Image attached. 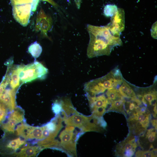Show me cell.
<instances>
[{"label":"cell","mask_w":157,"mask_h":157,"mask_svg":"<svg viewBox=\"0 0 157 157\" xmlns=\"http://www.w3.org/2000/svg\"><path fill=\"white\" fill-rule=\"evenodd\" d=\"M87 29L90 40L87 54L89 58L109 55L115 47L122 45L120 37L113 35L107 25L97 26L88 24Z\"/></svg>","instance_id":"cell-1"},{"label":"cell","mask_w":157,"mask_h":157,"mask_svg":"<svg viewBox=\"0 0 157 157\" xmlns=\"http://www.w3.org/2000/svg\"><path fill=\"white\" fill-rule=\"evenodd\" d=\"M124 79L120 70L116 67L106 75L85 83L84 90L90 96L102 94L107 89L117 88Z\"/></svg>","instance_id":"cell-2"},{"label":"cell","mask_w":157,"mask_h":157,"mask_svg":"<svg viewBox=\"0 0 157 157\" xmlns=\"http://www.w3.org/2000/svg\"><path fill=\"white\" fill-rule=\"evenodd\" d=\"M140 106L131 114L128 122L131 132L143 136L149 126L151 115L147 107Z\"/></svg>","instance_id":"cell-3"},{"label":"cell","mask_w":157,"mask_h":157,"mask_svg":"<svg viewBox=\"0 0 157 157\" xmlns=\"http://www.w3.org/2000/svg\"><path fill=\"white\" fill-rule=\"evenodd\" d=\"M0 139V154L14 156L28 143L25 140L15 133L4 132Z\"/></svg>","instance_id":"cell-4"},{"label":"cell","mask_w":157,"mask_h":157,"mask_svg":"<svg viewBox=\"0 0 157 157\" xmlns=\"http://www.w3.org/2000/svg\"><path fill=\"white\" fill-rule=\"evenodd\" d=\"M48 72V69L37 61L26 65H23L19 77L23 83L31 82L36 79L43 78Z\"/></svg>","instance_id":"cell-5"},{"label":"cell","mask_w":157,"mask_h":157,"mask_svg":"<svg viewBox=\"0 0 157 157\" xmlns=\"http://www.w3.org/2000/svg\"><path fill=\"white\" fill-rule=\"evenodd\" d=\"M43 131L42 126H33L22 122L17 126L15 133L26 140L33 139L40 140L43 139Z\"/></svg>","instance_id":"cell-6"},{"label":"cell","mask_w":157,"mask_h":157,"mask_svg":"<svg viewBox=\"0 0 157 157\" xmlns=\"http://www.w3.org/2000/svg\"><path fill=\"white\" fill-rule=\"evenodd\" d=\"M137 146V140L134 136L130 134L117 145L115 154L120 157H132L134 155Z\"/></svg>","instance_id":"cell-7"},{"label":"cell","mask_w":157,"mask_h":157,"mask_svg":"<svg viewBox=\"0 0 157 157\" xmlns=\"http://www.w3.org/2000/svg\"><path fill=\"white\" fill-rule=\"evenodd\" d=\"M24 115V110L20 107H16L0 126L4 132L15 133L16 126L23 121Z\"/></svg>","instance_id":"cell-8"},{"label":"cell","mask_w":157,"mask_h":157,"mask_svg":"<svg viewBox=\"0 0 157 157\" xmlns=\"http://www.w3.org/2000/svg\"><path fill=\"white\" fill-rule=\"evenodd\" d=\"M111 17L110 22L107 24L110 31L114 36L120 37L125 28V12L124 9L118 8L116 12Z\"/></svg>","instance_id":"cell-9"},{"label":"cell","mask_w":157,"mask_h":157,"mask_svg":"<svg viewBox=\"0 0 157 157\" xmlns=\"http://www.w3.org/2000/svg\"><path fill=\"white\" fill-rule=\"evenodd\" d=\"M32 4L26 3L13 6V16L20 24L26 26L29 22Z\"/></svg>","instance_id":"cell-10"},{"label":"cell","mask_w":157,"mask_h":157,"mask_svg":"<svg viewBox=\"0 0 157 157\" xmlns=\"http://www.w3.org/2000/svg\"><path fill=\"white\" fill-rule=\"evenodd\" d=\"M0 100L12 112L16 107L15 90L3 86V90L0 91Z\"/></svg>","instance_id":"cell-11"},{"label":"cell","mask_w":157,"mask_h":157,"mask_svg":"<svg viewBox=\"0 0 157 157\" xmlns=\"http://www.w3.org/2000/svg\"><path fill=\"white\" fill-rule=\"evenodd\" d=\"M23 65H19L14 67L11 71L10 74L7 70L6 75L9 80L8 85H10L11 88L15 89L19 85L20 78L19 74L22 69Z\"/></svg>","instance_id":"cell-12"},{"label":"cell","mask_w":157,"mask_h":157,"mask_svg":"<svg viewBox=\"0 0 157 157\" xmlns=\"http://www.w3.org/2000/svg\"><path fill=\"white\" fill-rule=\"evenodd\" d=\"M42 149L38 145L30 146L28 143L21 148L13 156L19 157H34Z\"/></svg>","instance_id":"cell-13"},{"label":"cell","mask_w":157,"mask_h":157,"mask_svg":"<svg viewBox=\"0 0 157 157\" xmlns=\"http://www.w3.org/2000/svg\"><path fill=\"white\" fill-rule=\"evenodd\" d=\"M140 94L144 98L147 106H154L157 104V91L153 87L144 89Z\"/></svg>","instance_id":"cell-14"},{"label":"cell","mask_w":157,"mask_h":157,"mask_svg":"<svg viewBox=\"0 0 157 157\" xmlns=\"http://www.w3.org/2000/svg\"><path fill=\"white\" fill-rule=\"evenodd\" d=\"M126 100L123 97L117 99L111 102L108 111H114L119 112L126 116L124 109Z\"/></svg>","instance_id":"cell-15"},{"label":"cell","mask_w":157,"mask_h":157,"mask_svg":"<svg viewBox=\"0 0 157 157\" xmlns=\"http://www.w3.org/2000/svg\"><path fill=\"white\" fill-rule=\"evenodd\" d=\"M103 93H105V94L103 93L104 94L107 98L109 105L111 101L123 97L119 93L117 88L107 89Z\"/></svg>","instance_id":"cell-16"},{"label":"cell","mask_w":157,"mask_h":157,"mask_svg":"<svg viewBox=\"0 0 157 157\" xmlns=\"http://www.w3.org/2000/svg\"><path fill=\"white\" fill-rule=\"evenodd\" d=\"M28 51L33 57L36 58L40 56L42 48L41 45L36 41L29 45Z\"/></svg>","instance_id":"cell-17"},{"label":"cell","mask_w":157,"mask_h":157,"mask_svg":"<svg viewBox=\"0 0 157 157\" xmlns=\"http://www.w3.org/2000/svg\"><path fill=\"white\" fill-rule=\"evenodd\" d=\"M117 9V6L115 5H106L104 8V14L106 17H112L116 12Z\"/></svg>","instance_id":"cell-18"},{"label":"cell","mask_w":157,"mask_h":157,"mask_svg":"<svg viewBox=\"0 0 157 157\" xmlns=\"http://www.w3.org/2000/svg\"><path fill=\"white\" fill-rule=\"evenodd\" d=\"M8 111L7 107L0 100V126L6 119Z\"/></svg>","instance_id":"cell-19"},{"label":"cell","mask_w":157,"mask_h":157,"mask_svg":"<svg viewBox=\"0 0 157 157\" xmlns=\"http://www.w3.org/2000/svg\"><path fill=\"white\" fill-rule=\"evenodd\" d=\"M157 149H154L151 150L149 149L147 151L138 150L135 153L136 157H154L157 156Z\"/></svg>","instance_id":"cell-20"},{"label":"cell","mask_w":157,"mask_h":157,"mask_svg":"<svg viewBox=\"0 0 157 157\" xmlns=\"http://www.w3.org/2000/svg\"><path fill=\"white\" fill-rule=\"evenodd\" d=\"M156 130L155 129L151 128L147 131L145 138L149 143H153L155 141L157 135Z\"/></svg>","instance_id":"cell-21"},{"label":"cell","mask_w":157,"mask_h":157,"mask_svg":"<svg viewBox=\"0 0 157 157\" xmlns=\"http://www.w3.org/2000/svg\"><path fill=\"white\" fill-rule=\"evenodd\" d=\"M52 110L56 114L58 113L61 111L62 105L61 100H56L52 105Z\"/></svg>","instance_id":"cell-22"},{"label":"cell","mask_w":157,"mask_h":157,"mask_svg":"<svg viewBox=\"0 0 157 157\" xmlns=\"http://www.w3.org/2000/svg\"><path fill=\"white\" fill-rule=\"evenodd\" d=\"M12 6L26 3L33 4V0H10Z\"/></svg>","instance_id":"cell-23"},{"label":"cell","mask_w":157,"mask_h":157,"mask_svg":"<svg viewBox=\"0 0 157 157\" xmlns=\"http://www.w3.org/2000/svg\"><path fill=\"white\" fill-rule=\"evenodd\" d=\"M151 35L154 39L157 38V22H155L152 25L151 29Z\"/></svg>","instance_id":"cell-24"},{"label":"cell","mask_w":157,"mask_h":157,"mask_svg":"<svg viewBox=\"0 0 157 157\" xmlns=\"http://www.w3.org/2000/svg\"><path fill=\"white\" fill-rule=\"evenodd\" d=\"M151 122L152 125L155 127L156 129H157V120L156 119H153L151 120Z\"/></svg>","instance_id":"cell-25"}]
</instances>
